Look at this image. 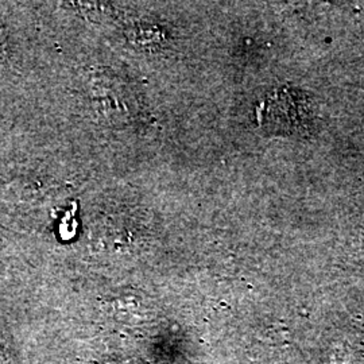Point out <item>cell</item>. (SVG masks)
I'll return each instance as SVG.
<instances>
[{
    "label": "cell",
    "mask_w": 364,
    "mask_h": 364,
    "mask_svg": "<svg viewBox=\"0 0 364 364\" xmlns=\"http://www.w3.org/2000/svg\"><path fill=\"white\" fill-rule=\"evenodd\" d=\"M264 130L278 135L302 132L312 120V108L305 95L296 90H278L269 95L258 109Z\"/></svg>",
    "instance_id": "6da1fadb"
}]
</instances>
